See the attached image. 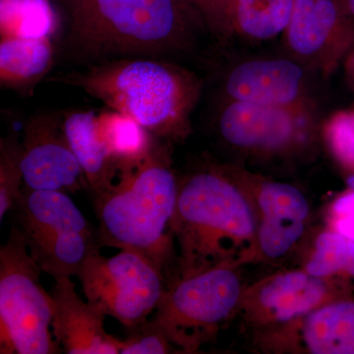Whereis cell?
Instances as JSON below:
<instances>
[{"instance_id": "obj_1", "label": "cell", "mask_w": 354, "mask_h": 354, "mask_svg": "<svg viewBox=\"0 0 354 354\" xmlns=\"http://www.w3.org/2000/svg\"><path fill=\"white\" fill-rule=\"evenodd\" d=\"M66 46L76 58L102 62L191 48L204 21L190 0H66Z\"/></svg>"}, {"instance_id": "obj_2", "label": "cell", "mask_w": 354, "mask_h": 354, "mask_svg": "<svg viewBox=\"0 0 354 354\" xmlns=\"http://www.w3.org/2000/svg\"><path fill=\"white\" fill-rule=\"evenodd\" d=\"M58 81L82 88L162 140L187 134L202 88L194 74L151 57L104 60Z\"/></svg>"}, {"instance_id": "obj_3", "label": "cell", "mask_w": 354, "mask_h": 354, "mask_svg": "<svg viewBox=\"0 0 354 354\" xmlns=\"http://www.w3.org/2000/svg\"><path fill=\"white\" fill-rule=\"evenodd\" d=\"M157 143L148 158L95 195L100 243L145 256L171 281L176 249L171 221L178 183L169 153Z\"/></svg>"}, {"instance_id": "obj_4", "label": "cell", "mask_w": 354, "mask_h": 354, "mask_svg": "<svg viewBox=\"0 0 354 354\" xmlns=\"http://www.w3.org/2000/svg\"><path fill=\"white\" fill-rule=\"evenodd\" d=\"M255 230L248 203L225 172L209 167L190 174L178 183L171 221L177 252L171 281L234 264L251 248Z\"/></svg>"}, {"instance_id": "obj_5", "label": "cell", "mask_w": 354, "mask_h": 354, "mask_svg": "<svg viewBox=\"0 0 354 354\" xmlns=\"http://www.w3.org/2000/svg\"><path fill=\"white\" fill-rule=\"evenodd\" d=\"M13 211L32 257L53 279L78 276L101 252L97 230L67 193L23 186Z\"/></svg>"}, {"instance_id": "obj_6", "label": "cell", "mask_w": 354, "mask_h": 354, "mask_svg": "<svg viewBox=\"0 0 354 354\" xmlns=\"http://www.w3.org/2000/svg\"><path fill=\"white\" fill-rule=\"evenodd\" d=\"M43 272L17 225L0 248V349L3 353L53 354V304L41 283Z\"/></svg>"}, {"instance_id": "obj_7", "label": "cell", "mask_w": 354, "mask_h": 354, "mask_svg": "<svg viewBox=\"0 0 354 354\" xmlns=\"http://www.w3.org/2000/svg\"><path fill=\"white\" fill-rule=\"evenodd\" d=\"M241 298L234 264L218 265L167 283L152 320L174 346L194 351L215 337Z\"/></svg>"}, {"instance_id": "obj_8", "label": "cell", "mask_w": 354, "mask_h": 354, "mask_svg": "<svg viewBox=\"0 0 354 354\" xmlns=\"http://www.w3.org/2000/svg\"><path fill=\"white\" fill-rule=\"evenodd\" d=\"M77 278L88 304L127 329L153 315L167 286L164 272L131 250H120L109 258L94 254Z\"/></svg>"}, {"instance_id": "obj_9", "label": "cell", "mask_w": 354, "mask_h": 354, "mask_svg": "<svg viewBox=\"0 0 354 354\" xmlns=\"http://www.w3.org/2000/svg\"><path fill=\"white\" fill-rule=\"evenodd\" d=\"M283 44L290 58L328 76L354 48V18L339 0H295Z\"/></svg>"}, {"instance_id": "obj_10", "label": "cell", "mask_w": 354, "mask_h": 354, "mask_svg": "<svg viewBox=\"0 0 354 354\" xmlns=\"http://www.w3.org/2000/svg\"><path fill=\"white\" fill-rule=\"evenodd\" d=\"M314 106H276L228 101L218 116V131L230 145L276 152L304 141L315 125Z\"/></svg>"}, {"instance_id": "obj_11", "label": "cell", "mask_w": 354, "mask_h": 354, "mask_svg": "<svg viewBox=\"0 0 354 354\" xmlns=\"http://www.w3.org/2000/svg\"><path fill=\"white\" fill-rule=\"evenodd\" d=\"M20 167L29 189L75 193L87 185L62 122L53 118H36L27 123Z\"/></svg>"}, {"instance_id": "obj_12", "label": "cell", "mask_w": 354, "mask_h": 354, "mask_svg": "<svg viewBox=\"0 0 354 354\" xmlns=\"http://www.w3.org/2000/svg\"><path fill=\"white\" fill-rule=\"evenodd\" d=\"M306 72L292 58L247 60L228 72L223 91L228 101L276 106H313Z\"/></svg>"}, {"instance_id": "obj_13", "label": "cell", "mask_w": 354, "mask_h": 354, "mask_svg": "<svg viewBox=\"0 0 354 354\" xmlns=\"http://www.w3.org/2000/svg\"><path fill=\"white\" fill-rule=\"evenodd\" d=\"M51 330L60 351L68 354H118L120 339L104 329L106 315L83 301L71 278L55 279Z\"/></svg>"}, {"instance_id": "obj_14", "label": "cell", "mask_w": 354, "mask_h": 354, "mask_svg": "<svg viewBox=\"0 0 354 354\" xmlns=\"http://www.w3.org/2000/svg\"><path fill=\"white\" fill-rule=\"evenodd\" d=\"M62 127L93 196L109 189L121 171L102 139L97 113L75 111L65 118Z\"/></svg>"}, {"instance_id": "obj_15", "label": "cell", "mask_w": 354, "mask_h": 354, "mask_svg": "<svg viewBox=\"0 0 354 354\" xmlns=\"http://www.w3.org/2000/svg\"><path fill=\"white\" fill-rule=\"evenodd\" d=\"M328 293V283L323 278L307 272H288L261 286L258 304L272 320L288 322L319 308Z\"/></svg>"}, {"instance_id": "obj_16", "label": "cell", "mask_w": 354, "mask_h": 354, "mask_svg": "<svg viewBox=\"0 0 354 354\" xmlns=\"http://www.w3.org/2000/svg\"><path fill=\"white\" fill-rule=\"evenodd\" d=\"M302 337L310 353L354 354V301L322 305L307 314Z\"/></svg>"}, {"instance_id": "obj_17", "label": "cell", "mask_w": 354, "mask_h": 354, "mask_svg": "<svg viewBox=\"0 0 354 354\" xmlns=\"http://www.w3.org/2000/svg\"><path fill=\"white\" fill-rule=\"evenodd\" d=\"M53 53L50 38H1V83L12 88L36 83L50 70Z\"/></svg>"}, {"instance_id": "obj_18", "label": "cell", "mask_w": 354, "mask_h": 354, "mask_svg": "<svg viewBox=\"0 0 354 354\" xmlns=\"http://www.w3.org/2000/svg\"><path fill=\"white\" fill-rule=\"evenodd\" d=\"M102 139L121 171V176L144 162L157 140L137 121L118 111L97 114ZM120 176V177H121Z\"/></svg>"}, {"instance_id": "obj_19", "label": "cell", "mask_w": 354, "mask_h": 354, "mask_svg": "<svg viewBox=\"0 0 354 354\" xmlns=\"http://www.w3.org/2000/svg\"><path fill=\"white\" fill-rule=\"evenodd\" d=\"M295 0H234V34L252 41H266L283 34Z\"/></svg>"}, {"instance_id": "obj_20", "label": "cell", "mask_w": 354, "mask_h": 354, "mask_svg": "<svg viewBox=\"0 0 354 354\" xmlns=\"http://www.w3.org/2000/svg\"><path fill=\"white\" fill-rule=\"evenodd\" d=\"M55 26L46 0H1V38H51Z\"/></svg>"}, {"instance_id": "obj_21", "label": "cell", "mask_w": 354, "mask_h": 354, "mask_svg": "<svg viewBox=\"0 0 354 354\" xmlns=\"http://www.w3.org/2000/svg\"><path fill=\"white\" fill-rule=\"evenodd\" d=\"M306 271L320 278L339 272L354 276V241L337 232H324L317 239Z\"/></svg>"}, {"instance_id": "obj_22", "label": "cell", "mask_w": 354, "mask_h": 354, "mask_svg": "<svg viewBox=\"0 0 354 354\" xmlns=\"http://www.w3.org/2000/svg\"><path fill=\"white\" fill-rule=\"evenodd\" d=\"M258 203L263 216L306 221L309 207L297 188L290 184L265 183L261 185Z\"/></svg>"}, {"instance_id": "obj_23", "label": "cell", "mask_w": 354, "mask_h": 354, "mask_svg": "<svg viewBox=\"0 0 354 354\" xmlns=\"http://www.w3.org/2000/svg\"><path fill=\"white\" fill-rule=\"evenodd\" d=\"M21 144L2 139L0 153V221L14 209L22 192L24 180L21 171Z\"/></svg>"}, {"instance_id": "obj_24", "label": "cell", "mask_w": 354, "mask_h": 354, "mask_svg": "<svg viewBox=\"0 0 354 354\" xmlns=\"http://www.w3.org/2000/svg\"><path fill=\"white\" fill-rule=\"evenodd\" d=\"M305 221L263 216L258 232L261 251L272 259L283 257L304 234Z\"/></svg>"}, {"instance_id": "obj_25", "label": "cell", "mask_w": 354, "mask_h": 354, "mask_svg": "<svg viewBox=\"0 0 354 354\" xmlns=\"http://www.w3.org/2000/svg\"><path fill=\"white\" fill-rule=\"evenodd\" d=\"M324 134L335 158L354 171V108L333 114L325 123Z\"/></svg>"}, {"instance_id": "obj_26", "label": "cell", "mask_w": 354, "mask_h": 354, "mask_svg": "<svg viewBox=\"0 0 354 354\" xmlns=\"http://www.w3.org/2000/svg\"><path fill=\"white\" fill-rule=\"evenodd\" d=\"M129 334L120 339V354H165L171 351V341L152 319L129 328Z\"/></svg>"}, {"instance_id": "obj_27", "label": "cell", "mask_w": 354, "mask_h": 354, "mask_svg": "<svg viewBox=\"0 0 354 354\" xmlns=\"http://www.w3.org/2000/svg\"><path fill=\"white\" fill-rule=\"evenodd\" d=\"M201 15L205 26L220 38L234 35L232 23L234 0H190Z\"/></svg>"}, {"instance_id": "obj_28", "label": "cell", "mask_w": 354, "mask_h": 354, "mask_svg": "<svg viewBox=\"0 0 354 354\" xmlns=\"http://www.w3.org/2000/svg\"><path fill=\"white\" fill-rule=\"evenodd\" d=\"M334 213L337 232L354 241V191L337 200Z\"/></svg>"}, {"instance_id": "obj_29", "label": "cell", "mask_w": 354, "mask_h": 354, "mask_svg": "<svg viewBox=\"0 0 354 354\" xmlns=\"http://www.w3.org/2000/svg\"><path fill=\"white\" fill-rule=\"evenodd\" d=\"M344 64L346 80H348L351 88L354 91V48L353 50L349 53L346 59H344Z\"/></svg>"}, {"instance_id": "obj_30", "label": "cell", "mask_w": 354, "mask_h": 354, "mask_svg": "<svg viewBox=\"0 0 354 354\" xmlns=\"http://www.w3.org/2000/svg\"><path fill=\"white\" fill-rule=\"evenodd\" d=\"M339 2L346 13L354 18V0H339Z\"/></svg>"}, {"instance_id": "obj_31", "label": "cell", "mask_w": 354, "mask_h": 354, "mask_svg": "<svg viewBox=\"0 0 354 354\" xmlns=\"http://www.w3.org/2000/svg\"><path fill=\"white\" fill-rule=\"evenodd\" d=\"M346 183H348V185L349 186V187H351V189L354 191V174H353V176L348 177V181H346Z\"/></svg>"}, {"instance_id": "obj_32", "label": "cell", "mask_w": 354, "mask_h": 354, "mask_svg": "<svg viewBox=\"0 0 354 354\" xmlns=\"http://www.w3.org/2000/svg\"><path fill=\"white\" fill-rule=\"evenodd\" d=\"M57 1L62 2V3H64V2L66 1V0H57Z\"/></svg>"}]
</instances>
